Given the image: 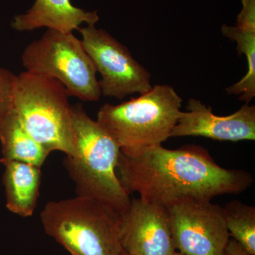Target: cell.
Returning a JSON list of instances; mask_svg holds the SVG:
<instances>
[{
  "label": "cell",
  "instance_id": "1",
  "mask_svg": "<svg viewBox=\"0 0 255 255\" xmlns=\"http://www.w3.org/2000/svg\"><path fill=\"white\" fill-rule=\"evenodd\" d=\"M117 170L129 195L137 193L140 199L165 208L179 201L241 194L254 182L249 172L223 168L207 150L194 145L120 152Z\"/></svg>",
  "mask_w": 255,
  "mask_h": 255
},
{
  "label": "cell",
  "instance_id": "2",
  "mask_svg": "<svg viewBox=\"0 0 255 255\" xmlns=\"http://www.w3.org/2000/svg\"><path fill=\"white\" fill-rule=\"evenodd\" d=\"M74 154L64 165L78 196L102 201L119 214L130 206V196L117 174L120 147L80 104L72 106Z\"/></svg>",
  "mask_w": 255,
  "mask_h": 255
},
{
  "label": "cell",
  "instance_id": "3",
  "mask_svg": "<svg viewBox=\"0 0 255 255\" xmlns=\"http://www.w3.org/2000/svg\"><path fill=\"white\" fill-rule=\"evenodd\" d=\"M182 103L173 87L157 85L120 105L105 104L97 122L113 137L121 152L130 153L167 141L182 112Z\"/></svg>",
  "mask_w": 255,
  "mask_h": 255
},
{
  "label": "cell",
  "instance_id": "4",
  "mask_svg": "<svg viewBox=\"0 0 255 255\" xmlns=\"http://www.w3.org/2000/svg\"><path fill=\"white\" fill-rule=\"evenodd\" d=\"M120 214L102 201L78 196L47 203L41 213L45 232L71 255H122Z\"/></svg>",
  "mask_w": 255,
  "mask_h": 255
},
{
  "label": "cell",
  "instance_id": "5",
  "mask_svg": "<svg viewBox=\"0 0 255 255\" xmlns=\"http://www.w3.org/2000/svg\"><path fill=\"white\" fill-rule=\"evenodd\" d=\"M70 97L56 79L27 71L17 75L13 110L25 130L49 154H74Z\"/></svg>",
  "mask_w": 255,
  "mask_h": 255
},
{
  "label": "cell",
  "instance_id": "6",
  "mask_svg": "<svg viewBox=\"0 0 255 255\" xmlns=\"http://www.w3.org/2000/svg\"><path fill=\"white\" fill-rule=\"evenodd\" d=\"M22 64L26 71L56 79L70 97L84 102H97L102 92L95 64L73 32L48 29L23 50Z\"/></svg>",
  "mask_w": 255,
  "mask_h": 255
},
{
  "label": "cell",
  "instance_id": "7",
  "mask_svg": "<svg viewBox=\"0 0 255 255\" xmlns=\"http://www.w3.org/2000/svg\"><path fill=\"white\" fill-rule=\"evenodd\" d=\"M78 30L82 46L102 76L99 81L102 95L122 100L133 94L142 95L152 88L150 72L108 32L95 25Z\"/></svg>",
  "mask_w": 255,
  "mask_h": 255
},
{
  "label": "cell",
  "instance_id": "8",
  "mask_svg": "<svg viewBox=\"0 0 255 255\" xmlns=\"http://www.w3.org/2000/svg\"><path fill=\"white\" fill-rule=\"evenodd\" d=\"M167 209L176 250L184 255H223L231 238L223 208L211 201L186 200Z\"/></svg>",
  "mask_w": 255,
  "mask_h": 255
},
{
  "label": "cell",
  "instance_id": "9",
  "mask_svg": "<svg viewBox=\"0 0 255 255\" xmlns=\"http://www.w3.org/2000/svg\"><path fill=\"white\" fill-rule=\"evenodd\" d=\"M119 241L124 253L172 255L176 251L167 208L133 198L120 215Z\"/></svg>",
  "mask_w": 255,
  "mask_h": 255
},
{
  "label": "cell",
  "instance_id": "10",
  "mask_svg": "<svg viewBox=\"0 0 255 255\" xmlns=\"http://www.w3.org/2000/svg\"><path fill=\"white\" fill-rule=\"evenodd\" d=\"M200 136L238 142L255 140V107L245 104L227 117L215 115L201 101H188L187 112H181L171 137Z\"/></svg>",
  "mask_w": 255,
  "mask_h": 255
},
{
  "label": "cell",
  "instance_id": "11",
  "mask_svg": "<svg viewBox=\"0 0 255 255\" xmlns=\"http://www.w3.org/2000/svg\"><path fill=\"white\" fill-rule=\"evenodd\" d=\"M99 20L97 11L76 7L70 0H36L26 13L15 16L11 27L18 31L46 27L69 33L78 29L82 23L95 25Z\"/></svg>",
  "mask_w": 255,
  "mask_h": 255
},
{
  "label": "cell",
  "instance_id": "12",
  "mask_svg": "<svg viewBox=\"0 0 255 255\" xmlns=\"http://www.w3.org/2000/svg\"><path fill=\"white\" fill-rule=\"evenodd\" d=\"M4 165L3 184L8 210L29 217L36 209L41 182V167L19 161H0Z\"/></svg>",
  "mask_w": 255,
  "mask_h": 255
},
{
  "label": "cell",
  "instance_id": "13",
  "mask_svg": "<svg viewBox=\"0 0 255 255\" xmlns=\"http://www.w3.org/2000/svg\"><path fill=\"white\" fill-rule=\"evenodd\" d=\"M0 161H19L41 167L49 155L25 130L13 108L0 124Z\"/></svg>",
  "mask_w": 255,
  "mask_h": 255
},
{
  "label": "cell",
  "instance_id": "14",
  "mask_svg": "<svg viewBox=\"0 0 255 255\" xmlns=\"http://www.w3.org/2000/svg\"><path fill=\"white\" fill-rule=\"evenodd\" d=\"M221 31L223 36L237 43L238 54L246 55L248 61L246 75L226 91L228 95L239 96L240 100L249 105L255 97V31L223 24Z\"/></svg>",
  "mask_w": 255,
  "mask_h": 255
},
{
  "label": "cell",
  "instance_id": "15",
  "mask_svg": "<svg viewBox=\"0 0 255 255\" xmlns=\"http://www.w3.org/2000/svg\"><path fill=\"white\" fill-rule=\"evenodd\" d=\"M230 236L255 255V207L232 201L223 208Z\"/></svg>",
  "mask_w": 255,
  "mask_h": 255
},
{
  "label": "cell",
  "instance_id": "16",
  "mask_svg": "<svg viewBox=\"0 0 255 255\" xmlns=\"http://www.w3.org/2000/svg\"><path fill=\"white\" fill-rule=\"evenodd\" d=\"M17 75L0 66V124L13 108V94Z\"/></svg>",
  "mask_w": 255,
  "mask_h": 255
},
{
  "label": "cell",
  "instance_id": "17",
  "mask_svg": "<svg viewBox=\"0 0 255 255\" xmlns=\"http://www.w3.org/2000/svg\"><path fill=\"white\" fill-rule=\"evenodd\" d=\"M243 9L238 14L236 26L255 31V0H242Z\"/></svg>",
  "mask_w": 255,
  "mask_h": 255
},
{
  "label": "cell",
  "instance_id": "18",
  "mask_svg": "<svg viewBox=\"0 0 255 255\" xmlns=\"http://www.w3.org/2000/svg\"><path fill=\"white\" fill-rule=\"evenodd\" d=\"M223 255H252L243 248L238 242L233 238H229Z\"/></svg>",
  "mask_w": 255,
  "mask_h": 255
},
{
  "label": "cell",
  "instance_id": "19",
  "mask_svg": "<svg viewBox=\"0 0 255 255\" xmlns=\"http://www.w3.org/2000/svg\"><path fill=\"white\" fill-rule=\"evenodd\" d=\"M184 255V254H182V253H181L180 252H174L173 253V255Z\"/></svg>",
  "mask_w": 255,
  "mask_h": 255
},
{
  "label": "cell",
  "instance_id": "20",
  "mask_svg": "<svg viewBox=\"0 0 255 255\" xmlns=\"http://www.w3.org/2000/svg\"><path fill=\"white\" fill-rule=\"evenodd\" d=\"M122 255H129V254H127V253H123V254H122Z\"/></svg>",
  "mask_w": 255,
  "mask_h": 255
}]
</instances>
